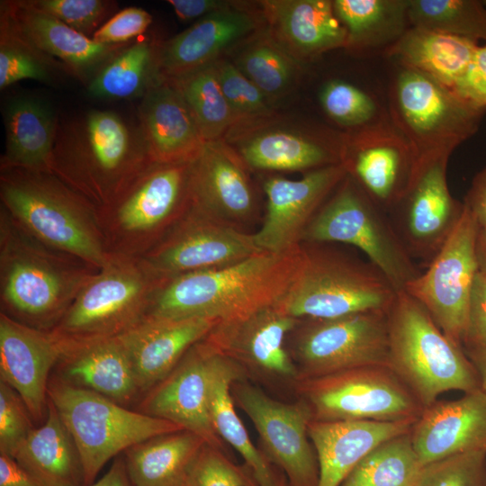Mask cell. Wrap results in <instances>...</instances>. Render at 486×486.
Here are the masks:
<instances>
[{
    "label": "cell",
    "instance_id": "obj_53",
    "mask_svg": "<svg viewBox=\"0 0 486 486\" xmlns=\"http://www.w3.org/2000/svg\"><path fill=\"white\" fill-rule=\"evenodd\" d=\"M453 89L466 100L486 109V45L476 48L466 71Z\"/></svg>",
    "mask_w": 486,
    "mask_h": 486
},
{
    "label": "cell",
    "instance_id": "obj_4",
    "mask_svg": "<svg viewBox=\"0 0 486 486\" xmlns=\"http://www.w3.org/2000/svg\"><path fill=\"white\" fill-rule=\"evenodd\" d=\"M1 207L43 244L101 268L112 257L96 212L52 172L0 167Z\"/></svg>",
    "mask_w": 486,
    "mask_h": 486
},
{
    "label": "cell",
    "instance_id": "obj_52",
    "mask_svg": "<svg viewBox=\"0 0 486 486\" xmlns=\"http://www.w3.org/2000/svg\"><path fill=\"white\" fill-rule=\"evenodd\" d=\"M463 345L465 348L486 346V274L481 272L471 290Z\"/></svg>",
    "mask_w": 486,
    "mask_h": 486
},
{
    "label": "cell",
    "instance_id": "obj_61",
    "mask_svg": "<svg viewBox=\"0 0 486 486\" xmlns=\"http://www.w3.org/2000/svg\"><path fill=\"white\" fill-rule=\"evenodd\" d=\"M275 486H278V484H276ZM279 486H283V485H279Z\"/></svg>",
    "mask_w": 486,
    "mask_h": 486
},
{
    "label": "cell",
    "instance_id": "obj_60",
    "mask_svg": "<svg viewBox=\"0 0 486 486\" xmlns=\"http://www.w3.org/2000/svg\"><path fill=\"white\" fill-rule=\"evenodd\" d=\"M482 2H483L484 5H485V7H486V0H485V1H482Z\"/></svg>",
    "mask_w": 486,
    "mask_h": 486
},
{
    "label": "cell",
    "instance_id": "obj_51",
    "mask_svg": "<svg viewBox=\"0 0 486 486\" xmlns=\"http://www.w3.org/2000/svg\"><path fill=\"white\" fill-rule=\"evenodd\" d=\"M151 22L152 16L146 10L128 7L111 16L91 37L104 44L122 45L141 35Z\"/></svg>",
    "mask_w": 486,
    "mask_h": 486
},
{
    "label": "cell",
    "instance_id": "obj_6",
    "mask_svg": "<svg viewBox=\"0 0 486 486\" xmlns=\"http://www.w3.org/2000/svg\"><path fill=\"white\" fill-rule=\"evenodd\" d=\"M296 276L276 306L296 319H332L388 310L397 291L368 260L330 247L302 242Z\"/></svg>",
    "mask_w": 486,
    "mask_h": 486
},
{
    "label": "cell",
    "instance_id": "obj_1",
    "mask_svg": "<svg viewBox=\"0 0 486 486\" xmlns=\"http://www.w3.org/2000/svg\"><path fill=\"white\" fill-rule=\"evenodd\" d=\"M301 261L300 245L162 280L146 316L210 318L220 322L276 305L291 287Z\"/></svg>",
    "mask_w": 486,
    "mask_h": 486
},
{
    "label": "cell",
    "instance_id": "obj_22",
    "mask_svg": "<svg viewBox=\"0 0 486 486\" xmlns=\"http://www.w3.org/2000/svg\"><path fill=\"white\" fill-rule=\"evenodd\" d=\"M65 348L51 330H41L0 312V377L23 400L34 421L45 420L48 385Z\"/></svg>",
    "mask_w": 486,
    "mask_h": 486
},
{
    "label": "cell",
    "instance_id": "obj_11",
    "mask_svg": "<svg viewBox=\"0 0 486 486\" xmlns=\"http://www.w3.org/2000/svg\"><path fill=\"white\" fill-rule=\"evenodd\" d=\"M388 113L418 159L448 154L478 130L486 112L453 88L400 66L391 84Z\"/></svg>",
    "mask_w": 486,
    "mask_h": 486
},
{
    "label": "cell",
    "instance_id": "obj_9",
    "mask_svg": "<svg viewBox=\"0 0 486 486\" xmlns=\"http://www.w3.org/2000/svg\"><path fill=\"white\" fill-rule=\"evenodd\" d=\"M302 242L343 243L358 248L397 292L404 291L421 274L388 213L348 175L320 208Z\"/></svg>",
    "mask_w": 486,
    "mask_h": 486
},
{
    "label": "cell",
    "instance_id": "obj_39",
    "mask_svg": "<svg viewBox=\"0 0 486 486\" xmlns=\"http://www.w3.org/2000/svg\"><path fill=\"white\" fill-rule=\"evenodd\" d=\"M157 52L147 39L125 46L90 79L89 94L103 99L143 96L158 81Z\"/></svg>",
    "mask_w": 486,
    "mask_h": 486
},
{
    "label": "cell",
    "instance_id": "obj_54",
    "mask_svg": "<svg viewBox=\"0 0 486 486\" xmlns=\"http://www.w3.org/2000/svg\"><path fill=\"white\" fill-rule=\"evenodd\" d=\"M464 205L478 227L486 228V166L473 177L464 197Z\"/></svg>",
    "mask_w": 486,
    "mask_h": 486
},
{
    "label": "cell",
    "instance_id": "obj_38",
    "mask_svg": "<svg viewBox=\"0 0 486 486\" xmlns=\"http://www.w3.org/2000/svg\"><path fill=\"white\" fill-rule=\"evenodd\" d=\"M347 33L346 48L374 50L393 45L410 27V0H334Z\"/></svg>",
    "mask_w": 486,
    "mask_h": 486
},
{
    "label": "cell",
    "instance_id": "obj_47",
    "mask_svg": "<svg viewBox=\"0 0 486 486\" xmlns=\"http://www.w3.org/2000/svg\"><path fill=\"white\" fill-rule=\"evenodd\" d=\"M413 486H486V451L459 454L426 464Z\"/></svg>",
    "mask_w": 486,
    "mask_h": 486
},
{
    "label": "cell",
    "instance_id": "obj_27",
    "mask_svg": "<svg viewBox=\"0 0 486 486\" xmlns=\"http://www.w3.org/2000/svg\"><path fill=\"white\" fill-rule=\"evenodd\" d=\"M1 14L38 50L59 59L76 76L90 79L125 44L112 45L95 41L59 20L43 14L25 0L4 2ZM127 46V45H126Z\"/></svg>",
    "mask_w": 486,
    "mask_h": 486
},
{
    "label": "cell",
    "instance_id": "obj_50",
    "mask_svg": "<svg viewBox=\"0 0 486 486\" xmlns=\"http://www.w3.org/2000/svg\"><path fill=\"white\" fill-rule=\"evenodd\" d=\"M19 394L0 380V453L14 457L34 427Z\"/></svg>",
    "mask_w": 486,
    "mask_h": 486
},
{
    "label": "cell",
    "instance_id": "obj_25",
    "mask_svg": "<svg viewBox=\"0 0 486 486\" xmlns=\"http://www.w3.org/2000/svg\"><path fill=\"white\" fill-rule=\"evenodd\" d=\"M410 436L423 465L459 454L486 451V392L480 388L460 399L425 408Z\"/></svg>",
    "mask_w": 486,
    "mask_h": 486
},
{
    "label": "cell",
    "instance_id": "obj_28",
    "mask_svg": "<svg viewBox=\"0 0 486 486\" xmlns=\"http://www.w3.org/2000/svg\"><path fill=\"white\" fill-rule=\"evenodd\" d=\"M237 148L248 168L263 171L314 170L341 164L343 136L326 137L283 129H261L255 124L231 130ZM231 146V145H230Z\"/></svg>",
    "mask_w": 486,
    "mask_h": 486
},
{
    "label": "cell",
    "instance_id": "obj_32",
    "mask_svg": "<svg viewBox=\"0 0 486 486\" xmlns=\"http://www.w3.org/2000/svg\"><path fill=\"white\" fill-rule=\"evenodd\" d=\"M263 15L273 40L292 57L311 58L346 48L347 33L329 0H268Z\"/></svg>",
    "mask_w": 486,
    "mask_h": 486
},
{
    "label": "cell",
    "instance_id": "obj_26",
    "mask_svg": "<svg viewBox=\"0 0 486 486\" xmlns=\"http://www.w3.org/2000/svg\"><path fill=\"white\" fill-rule=\"evenodd\" d=\"M259 25L252 12L231 4L200 18L158 47V79H171L214 63Z\"/></svg>",
    "mask_w": 486,
    "mask_h": 486
},
{
    "label": "cell",
    "instance_id": "obj_42",
    "mask_svg": "<svg viewBox=\"0 0 486 486\" xmlns=\"http://www.w3.org/2000/svg\"><path fill=\"white\" fill-rule=\"evenodd\" d=\"M410 26L478 43L486 40V7L478 0H410Z\"/></svg>",
    "mask_w": 486,
    "mask_h": 486
},
{
    "label": "cell",
    "instance_id": "obj_21",
    "mask_svg": "<svg viewBox=\"0 0 486 486\" xmlns=\"http://www.w3.org/2000/svg\"><path fill=\"white\" fill-rule=\"evenodd\" d=\"M300 321L276 305L268 306L243 317L218 322L202 341L244 368L294 379L299 374L285 349V338Z\"/></svg>",
    "mask_w": 486,
    "mask_h": 486
},
{
    "label": "cell",
    "instance_id": "obj_10",
    "mask_svg": "<svg viewBox=\"0 0 486 486\" xmlns=\"http://www.w3.org/2000/svg\"><path fill=\"white\" fill-rule=\"evenodd\" d=\"M161 281L140 258L112 254L51 331L68 342L116 338L146 316Z\"/></svg>",
    "mask_w": 486,
    "mask_h": 486
},
{
    "label": "cell",
    "instance_id": "obj_8",
    "mask_svg": "<svg viewBox=\"0 0 486 486\" xmlns=\"http://www.w3.org/2000/svg\"><path fill=\"white\" fill-rule=\"evenodd\" d=\"M48 399L76 446L85 486L92 484L103 466L119 453L153 436L184 430L56 375L50 378Z\"/></svg>",
    "mask_w": 486,
    "mask_h": 486
},
{
    "label": "cell",
    "instance_id": "obj_56",
    "mask_svg": "<svg viewBox=\"0 0 486 486\" xmlns=\"http://www.w3.org/2000/svg\"><path fill=\"white\" fill-rule=\"evenodd\" d=\"M0 486H45L11 456L0 453Z\"/></svg>",
    "mask_w": 486,
    "mask_h": 486
},
{
    "label": "cell",
    "instance_id": "obj_14",
    "mask_svg": "<svg viewBox=\"0 0 486 486\" xmlns=\"http://www.w3.org/2000/svg\"><path fill=\"white\" fill-rule=\"evenodd\" d=\"M449 157L419 158L406 191L387 212L410 256L426 266L449 238L464 209L448 188Z\"/></svg>",
    "mask_w": 486,
    "mask_h": 486
},
{
    "label": "cell",
    "instance_id": "obj_29",
    "mask_svg": "<svg viewBox=\"0 0 486 486\" xmlns=\"http://www.w3.org/2000/svg\"><path fill=\"white\" fill-rule=\"evenodd\" d=\"M418 418L398 421L312 419L308 434L319 467L317 486H341L358 463L375 446L408 433Z\"/></svg>",
    "mask_w": 486,
    "mask_h": 486
},
{
    "label": "cell",
    "instance_id": "obj_49",
    "mask_svg": "<svg viewBox=\"0 0 486 486\" xmlns=\"http://www.w3.org/2000/svg\"><path fill=\"white\" fill-rule=\"evenodd\" d=\"M184 486H257L219 449L204 445L193 464Z\"/></svg>",
    "mask_w": 486,
    "mask_h": 486
},
{
    "label": "cell",
    "instance_id": "obj_30",
    "mask_svg": "<svg viewBox=\"0 0 486 486\" xmlns=\"http://www.w3.org/2000/svg\"><path fill=\"white\" fill-rule=\"evenodd\" d=\"M55 368L56 376L63 382L94 392L124 407L141 394L130 360L117 338L65 341Z\"/></svg>",
    "mask_w": 486,
    "mask_h": 486
},
{
    "label": "cell",
    "instance_id": "obj_46",
    "mask_svg": "<svg viewBox=\"0 0 486 486\" xmlns=\"http://www.w3.org/2000/svg\"><path fill=\"white\" fill-rule=\"evenodd\" d=\"M214 66L222 92L236 120L233 130L263 122L271 116L269 97L234 63L219 59Z\"/></svg>",
    "mask_w": 486,
    "mask_h": 486
},
{
    "label": "cell",
    "instance_id": "obj_18",
    "mask_svg": "<svg viewBox=\"0 0 486 486\" xmlns=\"http://www.w3.org/2000/svg\"><path fill=\"white\" fill-rule=\"evenodd\" d=\"M232 388V397L251 419L267 455L284 470L291 485L317 486L318 461L308 440L313 419L308 403L276 400L244 381Z\"/></svg>",
    "mask_w": 486,
    "mask_h": 486
},
{
    "label": "cell",
    "instance_id": "obj_2",
    "mask_svg": "<svg viewBox=\"0 0 486 486\" xmlns=\"http://www.w3.org/2000/svg\"><path fill=\"white\" fill-rule=\"evenodd\" d=\"M151 162L140 126L112 111L90 110L58 122L51 171L96 214Z\"/></svg>",
    "mask_w": 486,
    "mask_h": 486
},
{
    "label": "cell",
    "instance_id": "obj_41",
    "mask_svg": "<svg viewBox=\"0 0 486 486\" xmlns=\"http://www.w3.org/2000/svg\"><path fill=\"white\" fill-rule=\"evenodd\" d=\"M423 467L410 431L375 446L341 486H413Z\"/></svg>",
    "mask_w": 486,
    "mask_h": 486
},
{
    "label": "cell",
    "instance_id": "obj_55",
    "mask_svg": "<svg viewBox=\"0 0 486 486\" xmlns=\"http://www.w3.org/2000/svg\"><path fill=\"white\" fill-rule=\"evenodd\" d=\"M167 3L183 21L200 19L233 4L229 1L220 0H168Z\"/></svg>",
    "mask_w": 486,
    "mask_h": 486
},
{
    "label": "cell",
    "instance_id": "obj_24",
    "mask_svg": "<svg viewBox=\"0 0 486 486\" xmlns=\"http://www.w3.org/2000/svg\"><path fill=\"white\" fill-rule=\"evenodd\" d=\"M218 322L210 318L145 316L116 337L130 360L141 394L164 380Z\"/></svg>",
    "mask_w": 486,
    "mask_h": 486
},
{
    "label": "cell",
    "instance_id": "obj_59",
    "mask_svg": "<svg viewBox=\"0 0 486 486\" xmlns=\"http://www.w3.org/2000/svg\"><path fill=\"white\" fill-rule=\"evenodd\" d=\"M475 254L479 272L486 274V228H479L475 241Z\"/></svg>",
    "mask_w": 486,
    "mask_h": 486
},
{
    "label": "cell",
    "instance_id": "obj_31",
    "mask_svg": "<svg viewBox=\"0 0 486 486\" xmlns=\"http://www.w3.org/2000/svg\"><path fill=\"white\" fill-rule=\"evenodd\" d=\"M139 117L153 162L194 160L205 144L185 101L166 80L158 79L143 95Z\"/></svg>",
    "mask_w": 486,
    "mask_h": 486
},
{
    "label": "cell",
    "instance_id": "obj_13",
    "mask_svg": "<svg viewBox=\"0 0 486 486\" xmlns=\"http://www.w3.org/2000/svg\"><path fill=\"white\" fill-rule=\"evenodd\" d=\"M387 311L301 320L292 330V351L302 380L365 366H388Z\"/></svg>",
    "mask_w": 486,
    "mask_h": 486
},
{
    "label": "cell",
    "instance_id": "obj_19",
    "mask_svg": "<svg viewBox=\"0 0 486 486\" xmlns=\"http://www.w3.org/2000/svg\"><path fill=\"white\" fill-rule=\"evenodd\" d=\"M346 175L341 163L308 171L299 180L267 178L263 185L266 212L253 233L257 247L273 253L299 247L307 227Z\"/></svg>",
    "mask_w": 486,
    "mask_h": 486
},
{
    "label": "cell",
    "instance_id": "obj_17",
    "mask_svg": "<svg viewBox=\"0 0 486 486\" xmlns=\"http://www.w3.org/2000/svg\"><path fill=\"white\" fill-rule=\"evenodd\" d=\"M418 157L389 113L343 136L342 161L347 175L386 212L411 180Z\"/></svg>",
    "mask_w": 486,
    "mask_h": 486
},
{
    "label": "cell",
    "instance_id": "obj_5",
    "mask_svg": "<svg viewBox=\"0 0 486 486\" xmlns=\"http://www.w3.org/2000/svg\"><path fill=\"white\" fill-rule=\"evenodd\" d=\"M388 367L404 382L423 409L449 391L481 388L478 374L462 349L405 291L397 292L387 311Z\"/></svg>",
    "mask_w": 486,
    "mask_h": 486
},
{
    "label": "cell",
    "instance_id": "obj_57",
    "mask_svg": "<svg viewBox=\"0 0 486 486\" xmlns=\"http://www.w3.org/2000/svg\"><path fill=\"white\" fill-rule=\"evenodd\" d=\"M88 486H132L124 460L115 459L108 472L96 482Z\"/></svg>",
    "mask_w": 486,
    "mask_h": 486
},
{
    "label": "cell",
    "instance_id": "obj_45",
    "mask_svg": "<svg viewBox=\"0 0 486 486\" xmlns=\"http://www.w3.org/2000/svg\"><path fill=\"white\" fill-rule=\"evenodd\" d=\"M320 102L332 121L353 130L374 123L388 113L372 94L349 82L338 79L324 85L320 94Z\"/></svg>",
    "mask_w": 486,
    "mask_h": 486
},
{
    "label": "cell",
    "instance_id": "obj_58",
    "mask_svg": "<svg viewBox=\"0 0 486 486\" xmlns=\"http://www.w3.org/2000/svg\"><path fill=\"white\" fill-rule=\"evenodd\" d=\"M464 352L478 374L481 388L486 392V346L465 348Z\"/></svg>",
    "mask_w": 486,
    "mask_h": 486
},
{
    "label": "cell",
    "instance_id": "obj_7",
    "mask_svg": "<svg viewBox=\"0 0 486 486\" xmlns=\"http://www.w3.org/2000/svg\"><path fill=\"white\" fill-rule=\"evenodd\" d=\"M194 160L151 162L97 215L108 251L140 257L190 211Z\"/></svg>",
    "mask_w": 486,
    "mask_h": 486
},
{
    "label": "cell",
    "instance_id": "obj_34",
    "mask_svg": "<svg viewBox=\"0 0 486 486\" xmlns=\"http://www.w3.org/2000/svg\"><path fill=\"white\" fill-rule=\"evenodd\" d=\"M14 459L45 486H85L76 446L49 399L44 422L33 428Z\"/></svg>",
    "mask_w": 486,
    "mask_h": 486
},
{
    "label": "cell",
    "instance_id": "obj_43",
    "mask_svg": "<svg viewBox=\"0 0 486 486\" xmlns=\"http://www.w3.org/2000/svg\"><path fill=\"white\" fill-rule=\"evenodd\" d=\"M235 65L267 96L286 90L296 72L292 56L273 39L266 38L248 45Z\"/></svg>",
    "mask_w": 486,
    "mask_h": 486
},
{
    "label": "cell",
    "instance_id": "obj_40",
    "mask_svg": "<svg viewBox=\"0 0 486 486\" xmlns=\"http://www.w3.org/2000/svg\"><path fill=\"white\" fill-rule=\"evenodd\" d=\"M163 80L182 95L205 142L224 140L235 128L236 120L222 92L214 63Z\"/></svg>",
    "mask_w": 486,
    "mask_h": 486
},
{
    "label": "cell",
    "instance_id": "obj_44",
    "mask_svg": "<svg viewBox=\"0 0 486 486\" xmlns=\"http://www.w3.org/2000/svg\"><path fill=\"white\" fill-rule=\"evenodd\" d=\"M0 88L23 79L51 80L53 58L38 50L1 14Z\"/></svg>",
    "mask_w": 486,
    "mask_h": 486
},
{
    "label": "cell",
    "instance_id": "obj_12",
    "mask_svg": "<svg viewBox=\"0 0 486 486\" xmlns=\"http://www.w3.org/2000/svg\"><path fill=\"white\" fill-rule=\"evenodd\" d=\"M315 420L398 421L421 414L416 397L388 366H365L303 379Z\"/></svg>",
    "mask_w": 486,
    "mask_h": 486
},
{
    "label": "cell",
    "instance_id": "obj_33",
    "mask_svg": "<svg viewBox=\"0 0 486 486\" xmlns=\"http://www.w3.org/2000/svg\"><path fill=\"white\" fill-rule=\"evenodd\" d=\"M58 122L50 105L40 98L13 99L4 112L6 141L0 167L52 172Z\"/></svg>",
    "mask_w": 486,
    "mask_h": 486
},
{
    "label": "cell",
    "instance_id": "obj_16",
    "mask_svg": "<svg viewBox=\"0 0 486 486\" xmlns=\"http://www.w3.org/2000/svg\"><path fill=\"white\" fill-rule=\"evenodd\" d=\"M261 250L254 235L191 207L185 216L140 257L157 277L222 267Z\"/></svg>",
    "mask_w": 486,
    "mask_h": 486
},
{
    "label": "cell",
    "instance_id": "obj_48",
    "mask_svg": "<svg viewBox=\"0 0 486 486\" xmlns=\"http://www.w3.org/2000/svg\"><path fill=\"white\" fill-rule=\"evenodd\" d=\"M32 8L50 15L88 37L103 25L114 2L105 0H25Z\"/></svg>",
    "mask_w": 486,
    "mask_h": 486
},
{
    "label": "cell",
    "instance_id": "obj_35",
    "mask_svg": "<svg viewBox=\"0 0 486 486\" xmlns=\"http://www.w3.org/2000/svg\"><path fill=\"white\" fill-rule=\"evenodd\" d=\"M206 443L186 430L153 436L124 451L132 486H184Z\"/></svg>",
    "mask_w": 486,
    "mask_h": 486
},
{
    "label": "cell",
    "instance_id": "obj_37",
    "mask_svg": "<svg viewBox=\"0 0 486 486\" xmlns=\"http://www.w3.org/2000/svg\"><path fill=\"white\" fill-rule=\"evenodd\" d=\"M244 375L243 366L216 352L209 393L211 420L218 436L243 457L257 486H275L266 460L252 443L234 408L231 387L244 381Z\"/></svg>",
    "mask_w": 486,
    "mask_h": 486
},
{
    "label": "cell",
    "instance_id": "obj_15",
    "mask_svg": "<svg viewBox=\"0 0 486 486\" xmlns=\"http://www.w3.org/2000/svg\"><path fill=\"white\" fill-rule=\"evenodd\" d=\"M478 230L464 206L457 226L427 270L404 290L428 310L450 339L461 346L471 290L479 272L475 254Z\"/></svg>",
    "mask_w": 486,
    "mask_h": 486
},
{
    "label": "cell",
    "instance_id": "obj_3",
    "mask_svg": "<svg viewBox=\"0 0 486 486\" xmlns=\"http://www.w3.org/2000/svg\"><path fill=\"white\" fill-rule=\"evenodd\" d=\"M98 269L39 241L0 207L1 312L51 330Z\"/></svg>",
    "mask_w": 486,
    "mask_h": 486
},
{
    "label": "cell",
    "instance_id": "obj_20",
    "mask_svg": "<svg viewBox=\"0 0 486 486\" xmlns=\"http://www.w3.org/2000/svg\"><path fill=\"white\" fill-rule=\"evenodd\" d=\"M215 355L202 339L194 344L174 370L146 393L137 410L170 421L221 450L223 442L213 428L209 410Z\"/></svg>",
    "mask_w": 486,
    "mask_h": 486
},
{
    "label": "cell",
    "instance_id": "obj_36",
    "mask_svg": "<svg viewBox=\"0 0 486 486\" xmlns=\"http://www.w3.org/2000/svg\"><path fill=\"white\" fill-rule=\"evenodd\" d=\"M478 43L436 31L410 26L385 53L399 65L454 88L466 71Z\"/></svg>",
    "mask_w": 486,
    "mask_h": 486
},
{
    "label": "cell",
    "instance_id": "obj_23",
    "mask_svg": "<svg viewBox=\"0 0 486 486\" xmlns=\"http://www.w3.org/2000/svg\"><path fill=\"white\" fill-rule=\"evenodd\" d=\"M248 169L224 140L205 142L194 163L192 206L243 230L257 207Z\"/></svg>",
    "mask_w": 486,
    "mask_h": 486
}]
</instances>
